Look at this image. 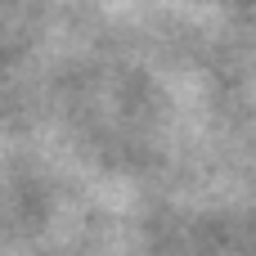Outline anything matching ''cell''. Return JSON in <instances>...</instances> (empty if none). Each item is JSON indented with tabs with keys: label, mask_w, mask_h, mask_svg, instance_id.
Masks as SVG:
<instances>
[]
</instances>
